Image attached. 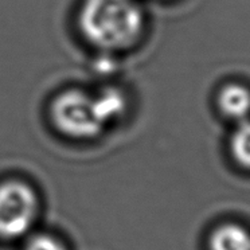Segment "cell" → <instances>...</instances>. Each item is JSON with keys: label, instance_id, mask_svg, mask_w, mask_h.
<instances>
[{"label": "cell", "instance_id": "6", "mask_svg": "<svg viewBox=\"0 0 250 250\" xmlns=\"http://www.w3.org/2000/svg\"><path fill=\"white\" fill-rule=\"evenodd\" d=\"M96 96L108 126L121 119L128 109V101L125 94L116 87H104L103 90L96 92Z\"/></svg>", "mask_w": 250, "mask_h": 250}, {"label": "cell", "instance_id": "4", "mask_svg": "<svg viewBox=\"0 0 250 250\" xmlns=\"http://www.w3.org/2000/svg\"><path fill=\"white\" fill-rule=\"evenodd\" d=\"M218 106L229 119L237 121L246 120L250 113V92L238 83L226 85L219 92Z\"/></svg>", "mask_w": 250, "mask_h": 250}, {"label": "cell", "instance_id": "7", "mask_svg": "<svg viewBox=\"0 0 250 250\" xmlns=\"http://www.w3.org/2000/svg\"><path fill=\"white\" fill-rule=\"evenodd\" d=\"M231 153L237 163L250 168V121L242 120L231 136Z\"/></svg>", "mask_w": 250, "mask_h": 250}, {"label": "cell", "instance_id": "3", "mask_svg": "<svg viewBox=\"0 0 250 250\" xmlns=\"http://www.w3.org/2000/svg\"><path fill=\"white\" fill-rule=\"evenodd\" d=\"M38 215V196L22 180L0 183V238L22 237Z\"/></svg>", "mask_w": 250, "mask_h": 250}, {"label": "cell", "instance_id": "1", "mask_svg": "<svg viewBox=\"0 0 250 250\" xmlns=\"http://www.w3.org/2000/svg\"><path fill=\"white\" fill-rule=\"evenodd\" d=\"M139 0H83L78 11L82 38L94 49L119 53L136 46L146 31Z\"/></svg>", "mask_w": 250, "mask_h": 250}, {"label": "cell", "instance_id": "2", "mask_svg": "<svg viewBox=\"0 0 250 250\" xmlns=\"http://www.w3.org/2000/svg\"><path fill=\"white\" fill-rule=\"evenodd\" d=\"M50 121L61 135L73 140L96 139L108 128L96 92L71 87L58 93L50 103Z\"/></svg>", "mask_w": 250, "mask_h": 250}, {"label": "cell", "instance_id": "5", "mask_svg": "<svg viewBox=\"0 0 250 250\" xmlns=\"http://www.w3.org/2000/svg\"><path fill=\"white\" fill-rule=\"evenodd\" d=\"M210 250H250V234L238 225H223L211 234Z\"/></svg>", "mask_w": 250, "mask_h": 250}, {"label": "cell", "instance_id": "8", "mask_svg": "<svg viewBox=\"0 0 250 250\" xmlns=\"http://www.w3.org/2000/svg\"><path fill=\"white\" fill-rule=\"evenodd\" d=\"M26 250H67L65 245L49 234H38L34 235L28 241Z\"/></svg>", "mask_w": 250, "mask_h": 250}]
</instances>
